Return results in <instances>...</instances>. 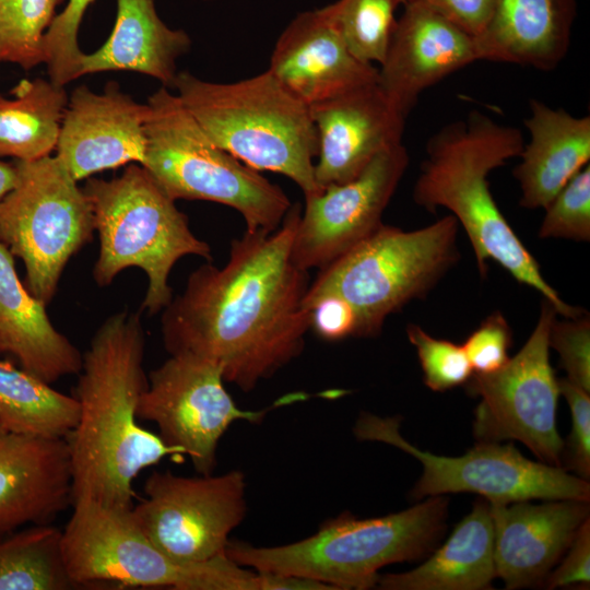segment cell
Segmentation results:
<instances>
[{
  "mask_svg": "<svg viewBox=\"0 0 590 590\" xmlns=\"http://www.w3.org/2000/svg\"><path fill=\"white\" fill-rule=\"evenodd\" d=\"M302 208L292 204L273 232L253 231L231 243L223 267L204 263L161 311L169 355L215 364L224 381L248 392L300 355L310 329L303 306L308 271L292 260Z\"/></svg>",
  "mask_w": 590,
  "mask_h": 590,
  "instance_id": "obj_1",
  "label": "cell"
},
{
  "mask_svg": "<svg viewBox=\"0 0 590 590\" xmlns=\"http://www.w3.org/2000/svg\"><path fill=\"white\" fill-rule=\"evenodd\" d=\"M144 353L140 314L122 310L99 326L83 354L72 393L79 420L66 438L72 503L131 509L138 475L168 456L182 457L139 424L138 403L148 386Z\"/></svg>",
  "mask_w": 590,
  "mask_h": 590,
  "instance_id": "obj_2",
  "label": "cell"
},
{
  "mask_svg": "<svg viewBox=\"0 0 590 590\" xmlns=\"http://www.w3.org/2000/svg\"><path fill=\"white\" fill-rule=\"evenodd\" d=\"M523 144L518 128L473 110L465 120L442 127L428 140L413 199L427 211L445 208L451 212L464 228L482 278L487 274V261L493 260L519 283L540 292L557 315L578 317L585 311L563 300L545 281L489 190L488 174L519 156Z\"/></svg>",
  "mask_w": 590,
  "mask_h": 590,
  "instance_id": "obj_3",
  "label": "cell"
},
{
  "mask_svg": "<svg viewBox=\"0 0 590 590\" xmlns=\"http://www.w3.org/2000/svg\"><path fill=\"white\" fill-rule=\"evenodd\" d=\"M448 498L429 496L405 510L361 519L345 512L294 543L253 546L228 541L225 555L257 571L307 579L329 589H368L378 570L394 563L422 559L446 530Z\"/></svg>",
  "mask_w": 590,
  "mask_h": 590,
  "instance_id": "obj_4",
  "label": "cell"
},
{
  "mask_svg": "<svg viewBox=\"0 0 590 590\" xmlns=\"http://www.w3.org/2000/svg\"><path fill=\"white\" fill-rule=\"evenodd\" d=\"M172 87L219 148L258 172L288 177L305 198L322 192L315 179L318 138L309 107L268 70L232 83L184 71Z\"/></svg>",
  "mask_w": 590,
  "mask_h": 590,
  "instance_id": "obj_5",
  "label": "cell"
},
{
  "mask_svg": "<svg viewBox=\"0 0 590 590\" xmlns=\"http://www.w3.org/2000/svg\"><path fill=\"white\" fill-rule=\"evenodd\" d=\"M83 190L99 239L95 282L104 287L125 269H141L149 279L141 310L149 315L170 303L168 278L179 259L199 256L211 260L209 244L193 234L187 215L142 165L128 164L109 180L87 178Z\"/></svg>",
  "mask_w": 590,
  "mask_h": 590,
  "instance_id": "obj_6",
  "label": "cell"
},
{
  "mask_svg": "<svg viewBox=\"0 0 590 590\" xmlns=\"http://www.w3.org/2000/svg\"><path fill=\"white\" fill-rule=\"evenodd\" d=\"M61 533L69 576L83 589L101 586L163 587L176 590H278L280 578L251 571L226 555L201 564H181L141 531L130 509L81 499Z\"/></svg>",
  "mask_w": 590,
  "mask_h": 590,
  "instance_id": "obj_7",
  "label": "cell"
},
{
  "mask_svg": "<svg viewBox=\"0 0 590 590\" xmlns=\"http://www.w3.org/2000/svg\"><path fill=\"white\" fill-rule=\"evenodd\" d=\"M459 223L451 214L414 231L385 225L319 273L303 299L345 300L356 316V338L377 335L386 319L424 297L459 259Z\"/></svg>",
  "mask_w": 590,
  "mask_h": 590,
  "instance_id": "obj_8",
  "label": "cell"
},
{
  "mask_svg": "<svg viewBox=\"0 0 590 590\" xmlns=\"http://www.w3.org/2000/svg\"><path fill=\"white\" fill-rule=\"evenodd\" d=\"M148 105L142 166L174 201L227 205L249 232L279 228L292 203L278 185L219 148L167 87L154 92Z\"/></svg>",
  "mask_w": 590,
  "mask_h": 590,
  "instance_id": "obj_9",
  "label": "cell"
},
{
  "mask_svg": "<svg viewBox=\"0 0 590 590\" xmlns=\"http://www.w3.org/2000/svg\"><path fill=\"white\" fill-rule=\"evenodd\" d=\"M15 166L16 184L0 202V241L23 260L27 290L48 305L67 263L93 237V211L56 155Z\"/></svg>",
  "mask_w": 590,
  "mask_h": 590,
  "instance_id": "obj_10",
  "label": "cell"
},
{
  "mask_svg": "<svg viewBox=\"0 0 590 590\" xmlns=\"http://www.w3.org/2000/svg\"><path fill=\"white\" fill-rule=\"evenodd\" d=\"M400 418L363 413L354 433L358 439L392 445L416 458L423 473L411 491L413 499L449 493H475L489 503L509 504L531 499L589 502L588 481L562 467L532 461L512 444L479 442L462 456L447 457L423 451L399 432Z\"/></svg>",
  "mask_w": 590,
  "mask_h": 590,
  "instance_id": "obj_11",
  "label": "cell"
},
{
  "mask_svg": "<svg viewBox=\"0 0 590 590\" xmlns=\"http://www.w3.org/2000/svg\"><path fill=\"white\" fill-rule=\"evenodd\" d=\"M556 316L543 298L536 324L519 352L493 373H473L467 385L480 398L473 421L477 442L518 440L541 462L562 467L564 440L556 426L560 394L548 345Z\"/></svg>",
  "mask_w": 590,
  "mask_h": 590,
  "instance_id": "obj_12",
  "label": "cell"
},
{
  "mask_svg": "<svg viewBox=\"0 0 590 590\" xmlns=\"http://www.w3.org/2000/svg\"><path fill=\"white\" fill-rule=\"evenodd\" d=\"M145 497L130 509L141 531L163 553L181 564H201L225 555L232 531L246 516L241 471L187 477L155 471Z\"/></svg>",
  "mask_w": 590,
  "mask_h": 590,
  "instance_id": "obj_13",
  "label": "cell"
},
{
  "mask_svg": "<svg viewBox=\"0 0 590 590\" xmlns=\"http://www.w3.org/2000/svg\"><path fill=\"white\" fill-rule=\"evenodd\" d=\"M223 384L215 364L176 354L149 374L139 399V421L153 422L161 439L200 474H212L219 441L234 422L258 423L268 411L239 409Z\"/></svg>",
  "mask_w": 590,
  "mask_h": 590,
  "instance_id": "obj_14",
  "label": "cell"
},
{
  "mask_svg": "<svg viewBox=\"0 0 590 590\" xmlns=\"http://www.w3.org/2000/svg\"><path fill=\"white\" fill-rule=\"evenodd\" d=\"M408 165V151L399 143L354 179L306 197L292 243L293 262L306 271L321 269L377 231Z\"/></svg>",
  "mask_w": 590,
  "mask_h": 590,
  "instance_id": "obj_15",
  "label": "cell"
},
{
  "mask_svg": "<svg viewBox=\"0 0 590 590\" xmlns=\"http://www.w3.org/2000/svg\"><path fill=\"white\" fill-rule=\"evenodd\" d=\"M150 108L108 82L102 93L80 85L62 118L56 156L80 181L99 172L137 163L145 155Z\"/></svg>",
  "mask_w": 590,
  "mask_h": 590,
  "instance_id": "obj_16",
  "label": "cell"
},
{
  "mask_svg": "<svg viewBox=\"0 0 590 590\" xmlns=\"http://www.w3.org/2000/svg\"><path fill=\"white\" fill-rule=\"evenodd\" d=\"M318 138L315 179L321 190L350 181L382 151L402 143L406 115L377 82L309 106Z\"/></svg>",
  "mask_w": 590,
  "mask_h": 590,
  "instance_id": "obj_17",
  "label": "cell"
},
{
  "mask_svg": "<svg viewBox=\"0 0 590 590\" xmlns=\"http://www.w3.org/2000/svg\"><path fill=\"white\" fill-rule=\"evenodd\" d=\"M403 5L378 67L377 83L408 116L422 92L480 56L475 38L426 2L409 0Z\"/></svg>",
  "mask_w": 590,
  "mask_h": 590,
  "instance_id": "obj_18",
  "label": "cell"
},
{
  "mask_svg": "<svg viewBox=\"0 0 590 590\" xmlns=\"http://www.w3.org/2000/svg\"><path fill=\"white\" fill-rule=\"evenodd\" d=\"M268 71L308 107L378 81V67L350 52L323 8L291 21Z\"/></svg>",
  "mask_w": 590,
  "mask_h": 590,
  "instance_id": "obj_19",
  "label": "cell"
},
{
  "mask_svg": "<svg viewBox=\"0 0 590 590\" xmlns=\"http://www.w3.org/2000/svg\"><path fill=\"white\" fill-rule=\"evenodd\" d=\"M489 505L496 577L509 590L542 582L589 518V502L585 500L554 499L543 504L521 500Z\"/></svg>",
  "mask_w": 590,
  "mask_h": 590,
  "instance_id": "obj_20",
  "label": "cell"
},
{
  "mask_svg": "<svg viewBox=\"0 0 590 590\" xmlns=\"http://www.w3.org/2000/svg\"><path fill=\"white\" fill-rule=\"evenodd\" d=\"M72 505L66 439L14 433L0 423V540L50 523Z\"/></svg>",
  "mask_w": 590,
  "mask_h": 590,
  "instance_id": "obj_21",
  "label": "cell"
},
{
  "mask_svg": "<svg viewBox=\"0 0 590 590\" xmlns=\"http://www.w3.org/2000/svg\"><path fill=\"white\" fill-rule=\"evenodd\" d=\"M13 257L0 241V354L50 385L78 375L83 354L54 327L47 305L22 284Z\"/></svg>",
  "mask_w": 590,
  "mask_h": 590,
  "instance_id": "obj_22",
  "label": "cell"
},
{
  "mask_svg": "<svg viewBox=\"0 0 590 590\" xmlns=\"http://www.w3.org/2000/svg\"><path fill=\"white\" fill-rule=\"evenodd\" d=\"M529 142L514 169L524 209H545L590 160V117H577L531 99L524 119Z\"/></svg>",
  "mask_w": 590,
  "mask_h": 590,
  "instance_id": "obj_23",
  "label": "cell"
},
{
  "mask_svg": "<svg viewBox=\"0 0 590 590\" xmlns=\"http://www.w3.org/2000/svg\"><path fill=\"white\" fill-rule=\"evenodd\" d=\"M575 12V0H497L475 39L480 60L554 69L568 51Z\"/></svg>",
  "mask_w": 590,
  "mask_h": 590,
  "instance_id": "obj_24",
  "label": "cell"
},
{
  "mask_svg": "<svg viewBox=\"0 0 590 590\" xmlns=\"http://www.w3.org/2000/svg\"><path fill=\"white\" fill-rule=\"evenodd\" d=\"M111 34L92 54L83 55L80 76L105 71H133L172 87L176 62L191 45L182 30L168 27L158 16L155 0H116Z\"/></svg>",
  "mask_w": 590,
  "mask_h": 590,
  "instance_id": "obj_25",
  "label": "cell"
},
{
  "mask_svg": "<svg viewBox=\"0 0 590 590\" xmlns=\"http://www.w3.org/2000/svg\"><path fill=\"white\" fill-rule=\"evenodd\" d=\"M496 578L494 522L485 498L456 526L447 541L418 567L380 575L385 590H483Z\"/></svg>",
  "mask_w": 590,
  "mask_h": 590,
  "instance_id": "obj_26",
  "label": "cell"
},
{
  "mask_svg": "<svg viewBox=\"0 0 590 590\" xmlns=\"http://www.w3.org/2000/svg\"><path fill=\"white\" fill-rule=\"evenodd\" d=\"M11 92V98L0 93V156L33 161L50 155L68 105L64 86L24 79Z\"/></svg>",
  "mask_w": 590,
  "mask_h": 590,
  "instance_id": "obj_27",
  "label": "cell"
},
{
  "mask_svg": "<svg viewBox=\"0 0 590 590\" xmlns=\"http://www.w3.org/2000/svg\"><path fill=\"white\" fill-rule=\"evenodd\" d=\"M80 405L73 394L0 359V423L8 429L48 439H66L75 427Z\"/></svg>",
  "mask_w": 590,
  "mask_h": 590,
  "instance_id": "obj_28",
  "label": "cell"
},
{
  "mask_svg": "<svg viewBox=\"0 0 590 590\" xmlns=\"http://www.w3.org/2000/svg\"><path fill=\"white\" fill-rule=\"evenodd\" d=\"M62 531L36 524L0 540V590L83 589L68 574L61 550Z\"/></svg>",
  "mask_w": 590,
  "mask_h": 590,
  "instance_id": "obj_29",
  "label": "cell"
},
{
  "mask_svg": "<svg viewBox=\"0 0 590 590\" xmlns=\"http://www.w3.org/2000/svg\"><path fill=\"white\" fill-rule=\"evenodd\" d=\"M402 0H337L323 7L350 52L378 66L384 61Z\"/></svg>",
  "mask_w": 590,
  "mask_h": 590,
  "instance_id": "obj_30",
  "label": "cell"
},
{
  "mask_svg": "<svg viewBox=\"0 0 590 590\" xmlns=\"http://www.w3.org/2000/svg\"><path fill=\"white\" fill-rule=\"evenodd\" d=\"M56 7L54 0H0V62L25 70L44 63V36Z\"/></svg>",
  "mask_w": 590,
  "mask_h": 590,
  "instance_id": "obj_31",
  "label": "cell"
},
{
  "mask_svg": "<svg viewBox=\"0 0 590 590\" xmlns=\"http://www.w3.org/2000/svg\"><path fill=\"white\" fill-rule=\"evenodd\" d=\"M94 0H69L66 8L55 15L43 42L44 63L49 80L66 86L80 78L81 59L78 35L87 8Z\"/></svg>",
  "mask_w": 590,
  "mask_h": 590,
  "instance_id": "obj_32",
  "label": "cell"
},
{
  "mask_svg": "<svg viewBox=\"0 0 590 590\" xmlns=\"http://www.w3.org/2000/svg\"><path fill=\"white\" fill-rule=\"evenodd\" d=\"M406 334L416 350L427 388L444 392L469 381L473 369L462 345L434 338L413 323L408 326Z\"/></svg>",
  "mask_w": 590,
  "mask_h": 590,
  "instance_id": "obj_33",
  "label": "cell"
},
{
  "mask_svg": "<svg viewBox=\"0 0 590 590\" xmlns=\"http://www.w3.org/2000/svg\"><path fill=\"white\" fill-rule=\"evenodd\" d=\"M540 238L590 240V165L579 170L544 209Z\"/></svg>",
  "mask_w": 590,
  "mask_h": 590,
  "instance_id": "obj_34",
  "label": "cell"
},
{
  "mask_svg": "<svg viewBox=\"0 0 590 590\" xmlns=\"http://www.w3.org/2000/svg\"><path fill=\"white\" fill-rule=\"evenodd\" d=\"M548 345L557 352L567 380L590 392V319L582 315L564 320L554 319Z\"/></svg>",
  "mask_w": 590,
  "mask_h": 590,
  "instance_id": "obj_35",
  "label": "cell"
},
{
  "mask_svg": "<svg viewBox=\"0 0 590 590\" xmlns=\"http://www.w3.org/2000/svg\"><path fill=\"white\" fill-rule=\"evenodd\" d=\"M562 394L570 410L571 429L564 442L562 468L588 481L590 476V392L566 378L558 379Z\"/></svg>",
  "mask_w": 590,
  "mask_h": 590,
  "instance_id": "obj_36",
  "label": "cell"
},
{
  "mask_svg": "<svg viewBox=\"0 0 590 590\" xmlns=\"http://www.w3.org/2000/svg\"><path fill=\"white\" fill-rule=\"evenodd\" d=\"M511 342L512 332L506 318L494 311L467 338L462 347L473 373L488 374L507 363Z\"/></svg>",
  "mask_w": 590,
  "mask_h": 590,
  "instance_id": "obj_37",
  "label": "cell"
},
{
  "mask_svg": "<svg viewBox=\"0 0 590 590\" xmlns=\"http://www.w3.org/2000/svg\"><path fill=\"white\" fill-rule=\"evenodd\" d=\"M559 566L544 579L548 589L590 585V519L578 529Z\"/></svg>",
  "mask_w": 590,
  "mask_h": 590,
  "instance_id": "obj_38",
  "label": "cell"
},
{
  "mask_svg": "<svg viewBox=\"0 0 590 590\" xmlns=\"http://www.w3.org/2000/svg\"><path fill=\"white\" fill-rule=\"evenodd\" d=\"M310 328L324 340L339 341L356 334V316L342 298L327 296L310 309Z\"/></svg>",
  "mask_w": 590,
  "mask_h": 590,
  "instance_id": "obj_39",
  "label": "cell"
},
{
  "mask_svg": "<svg viewBox=\"0 0 590 590\" xmlns=\"http://www.w3.org/2000/svg\"><path fill=\"white\" fill-rule=\"evenodd\" d=\"M473 38L487 28L497 0H422Z\"/></svg>",
  "mask_w": 590,
  "mask_h": 590,
  "instance_id": "obj_40",
  "label": "cell"
},
{
  "mask_svg": "<svg viewBox=\"0 0 590 590\" xmlns=\"http://www.w3.org/2000/svg\"><path fill=\"white\" fill-rule=\"evenodd\" d=\"M17 180L15 163L0 160V202L14 188Z\"/></svg>",
  "mask_w": 590,
  "mask_h": 590,
  "instance_id": "obj_41",
  "label": "cell"
},
{
  "mask_svg": "<svg viewBox=\"0 0 590 590\" xmlns=\"http://www.w3.org/2000/svg\"><path fill=\"white\" fill-rule=\"evenodd\" d=\"M63 0H54V2L56 3V5H59Z\"/></svg>",
  "mask_w": 590,
  "mask_h": 590,
  "instance_id": "obj_42",
  "label": "cell"
},
{
  "mask_svg": "<svg viewBox=\"0 0 590 590\" xmlns=\"http://www.w3.org/2000/svg\"><path fill=\"white\" fill-rule=\"evenodd\" d=\"M406 1H409V0H402L403 3L406 2Z\"/></svg>",
  "mask_w": 590,
  "mask_h": 590,
  "instance_id": "obj_43",
  "label": "cell"
},
{
  "mask_svg": "<svg viewBox=\"0 0 590 590\" xmlns=\"http://www.w3.org/2000/svg\"><path fill=\"white\" fill-rule=\"evenodd\" d=\"M209 1V0H208Z\"/></svg>",
  "mask_w": 590,
  "mask_h": 590,
  "instance_id": "obj_44",
  "label": "cell"
}]
</instances>
